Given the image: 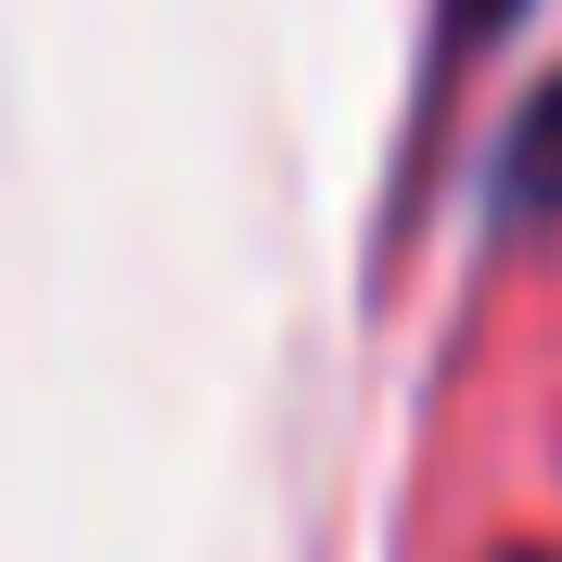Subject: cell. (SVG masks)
<instances>
[{
  "label": "cell",
  "instance_id": "1",
  "mask_svg": "<svg viewBox=\"0 0 562 562\" xmlns=\"http://www.w3.org/2000/svg\"><path fill=\"white\" fill-rule=\"evenodd\" d=\"M512 205H525V217L562 205V90H537V115L512 128Z\"/></svg>",
  "mask_w": 562,
  "mask_h": 562
},
{
  "label": "cell",
  "instance_id": "2",
  "mask_svg": "<svg viewBox=\"0 0 562 562\" xmlns=\"http://www.w3.org/2000/svg\"><path fill=\"white\" fill-rule=\"evenodd\" d=\"M512 13H525V0H448V52H473L486 26H512Z\"/></svg>",
  "mask_w": 562,
  "mask_h": 562
}]
</instances>
